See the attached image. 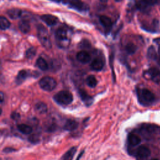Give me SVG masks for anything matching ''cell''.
Listing matches in <instances>:
<instances>
[{
    "mask_svg": "<svg viewBox=\"0 0 160 160\" xmlns=\"http://www.w3.org/2000/svg\"><path fill=\"white\" fill-rule=\"evenodd\" d=\"M104 66L103 61L99 58L94 59L91 63V69L94 71H101Z\"/></svg>",
    "mask_w": 160,
    "mask_h": 160,
    "instance_id": "cell-13",
    "label": "cell"
},
{
    "mask_svg": "<svg viewBox=\"0 0 160 160\" xmlns=\"http://www.w3.org/2000/svg\"><path fill=\"white\" fill-rule=\"evenodd\" d=\"M77 148L72 147L67 152H66L61 158V160H72L76 152Z\"/></svg>",
    "mask_w": 160,
    "mask_h": 160,
    "instance_id": "cell-19",
    "label": "cell"
},
{
    "mask_svg": "<svg viewBox=\"0 0 160 160\" xmlns=\"http://www.w3.org/2000/svg\"><path fill=\"white\" fill-rule=\"evenodd\" d=\"M29 76H30V74H29V72L27 70H25V69H22V70H21L17 76H16V82L17 84H21Z\"/></svg>",
    "mask_w": 160,
    "mask_h": 160,
    "instance_id": "cell-15",
    "label": "cell"
},
{
    "mask_svg": "<svg viewBox=\"0 0 160 160\" xmlns=\"http://www.w3.org/2000/svg\"><path fill=\"white\" fill-rule=\"evenodd\" d=\"M17 128L18 131L23 134H30L32 132V128L25 124H20L18 125Z\"/></svg>",
    "mask_w": 160,
    "mask_h": 160,
    "instance_id": "cell-20",
    "label": "cell"
},
{
    "mask_svg": "<svg viewBox=\"0 0 160 160\" xmlns=\"http://www.w3.org/2000/svg\"><path fill=\"white\" fill-rule=\"evenodd\" d=\"M41 19L48 26H52L56 24L58 21V18L51 14H43L41 16Z\"/></svg>",
    "mask_w": 160,
    "mask_h": 160,
    "instance_id": "cell-8",
    "label": "cell"
},
{
    "mask_svg": "<svg viewBox=\"0 0 160 160\" xmlns=\"http://www.w3.org/2000/svg\"><path fill=\"white\" fill-rule=\"evenodd\" d=\"M36 66L42 71H46L48 69V64L42 58H39L36 61Z\"/></svg>",
    "mask_w": 160,
    "mask_h": 160,
    "instance_id": "cell-22",
    "label": "cell"
},
{
    "mask_svg": "<svg viewBox=\"0 0 160 160\" xmlns=\"http://www.w3.org/2000/svg\"><path fill=\"white\" fill-rule=\"evenodd\" d=\"M1 103H2V102H3V93H2V92H1Z\"/></svg>",
    "mask_w": 160,
    "mask_h": 160,
    "instance_id": "cell-34",
    "label": "cell"
},
{
    "mask_svg": "<svg viewBox=\"0 0 160 160\" xmlns=\"http://www.w3.org/2000/svg\"><path fill=\"white\" fill-rule=\"evenodd\" d=\"M145 1L148 3V5L151 6H153L155 4H157V1L158 0H145Z\"/></svg>",
    "mask_w": 160,
    "mask_h": 160,
    "instance_id": "cell-32",
    "label": "cell"
},
{
    "mask_svg": "<svg viewBox=\"0 0 160 160\" xmlns=\"http://www.w3.org/2000/svg\"><path fill=\"white\" fill-rule=\"evenodd\" d=\"M62 1L78 11H86L89 9V6L81 0H62Z\"/></svg>",
    "mask_w": 160,
    "mask_h": 160,
    "instance_id": "cell-5",
    "label": "cell"
},
{
    "mask_svg": "<svg viewBox=\"0 0 160 160\" xmlns=\"http://www.w3.org/2000/svg\"><path fill=\"white\" fill-rule=\"evenodd\" d=\"M136 154L139 159H145L150 156L151 151L148 147L145 146H141L137 149Z\"/></svg>",
    "mask_w": 160,
    "mask_h": 160,
    "instance_id": "cell-7",
    "label": "cell"
},
{
    "mask_svg": "<svg viewBox=\"0 0 160 160\" xmlns=\"http://www.w3.org/2000/svg\"><path fill=\"white\" fill-rule=\"evenodd\" d=\"M90 44L89 42L86 41V40H83L80 42V47L82 49H88L90 47Z\"/></svg>",
    "mask_w": 160,
    "mask_h": 160,
    "instance_id": "cell-29",
    "label": "cell"
},
{
    "mask_svg": "<svg viewBox=\"0 0 160 160\" xmlns=\"http://www.w3.org/2000/svg\"><path fill=\"white\" fill-rule=\"evenodd\" d=\"M16 149H14V148H6L3 149V152H6V153H9V152H14L15 151Z\"/></svg>",
    "mask_w": 160,
    "mask_h": 160,
    "instance_id": "cell-31",
    "label": "cell"
},
{
    "mask_svg": "<svg viewBox=\"0 0 160 160\" xmlns=\"http://www.w3.org/2000/svg\"><path fill=\"white\" fill-rule=\"evenodd\" d=\"M11 118H12V119H13L14 120H16V121L18 120V119L21 118L20 114H19V113L16 112H12V113L11 114Z\"/></svg>",
    "mask_w": 160,
    "mask_h": 160,
    "instance_id": "cell-30",
    "label": "cell"
},
{
    "mask_svg": "<svg viewBox=\"0 0 160 160\" xmlns=\"http://www.w3.org/2000/svg\"><path fill=\"white\" fill-rule=\"evenodd\" d=\"M137 95L138 101L143 106H149L152 104L155 99L154 94L148 89H138Z\"/></svg>",
    "mask_w": 160,
    "mask_h": 160,
    "instance_id": "cell-1",
    "label": "cell"
},
{
    "mask_svg": "<svg viewBox=\"0 0 160 160\" xmlns=\"http://www.w3.org/2000/svg\"><path fill=\"white\" fill-rule=\"evenodd\" d=\"M99 22L101 24V25L105 28L106 29H110L112 26V22L111 19L108 18V16H104V15H101L99 16Z\"/></svg>",
    "mask_w": 160,
    "mask_h": 160,
    "instance_id": "cell-16",
    "label": "cell"
},
{
    "mask_svg": "<svg viewBox=\"0 0 160 160\" xmlns=\"http://www.w3.org/2000/svg\"><path fill=\"white\" fill-rule=\"evenodd\" d=\"M157 4H158L159 5H160V0H158V1H157Z\"/></svg>",
    "mask_w": 160,
    "mask_h": 160,
    "instance_id": "cell-37",
    "label": "cell"
},
{
    "mask_svg": "<svg viewBox=\"0 0 160 160\" xmlns=\"http://www.w3.org/2000/svg\"><path fill=\"white\" fill-rule=\"evenodd\" d=\"M86 81L88 86L90 88H94L97 85V82H98L96 77L93 75H90L88 76Z\"/></svg>",
    "mask_w": 160,
    "mask_h": 160,
    "instance_id": "cell-23",
    "label": "cell"
},
{
    "mask_svg": "<svg viewBox=\"0 0 160 160\" xmlns=\"http://www.w3.org/2000/svg\"><path fill=\"white\" fill-rule=\"evenodd\" d=\"M153 82L158 83L160 82V71L156 68H151L145 73Z\"/></svg>",
    "mask_w": 160,
    "mask_h": 160,
    "instance_id": "cell-6",
    "label": "cell"
},
{
    "mask_svg": "<svg viewBox=\"0 0 160 160\" xmlns=\"http://www.w3.org/2000/svg\"><path fill=\"white\" fill-rule=\"evenodd\" d=\"M101 2H106L108 1V0H99Z\"/></svg>",
    "mask_w": 160,
    "mask_h": 160,
    "instance_id": "cell-36",
    "label": "cell"
},
{
    "mask_svg": "<svg viewBox=\"0 0 160 160\" xmlns=\"http://www.w3.org/2000/svg\"><path fill=\"white\" fill-rule=\"evenodd\" d=\"M79 126V123L72 119H68L64 124V129L68 131H73L76 130Z\"/></svg>",
    "mask_w": 160,
    "mask_h": 160,
    "instance_id": "cell-11",
    "label": "cell"
},
{
    "mask_svg": "<svg viewBox=\"0 0 160 160\" xmlns=\"http://www.w3.org/2000/svg\"><path fill=\"white\" fill-rule=\"evenodd\" d=\"M36 49L33 47L29 48L26 51L25 54V56L28 59H32L34 58V56L36 55Z\"/></svg>",
    "mask_w": 160,
    "mask_h": 160,
    "instance_id": "cell-28",
    "label": "cell"
},
{
    "mask_svg": "<svg viewBox=\"0 0 160 160\" xmlns=\"http://www.w3.org/2000/svg\"><path fill=\"white\" fill-rule=\"evenodd\" d=\"M147 56L149 59H155L157 57V52L154 46H151L149 47L147 51Z\"/></svg>",
    "mask_w": 160,
    "mask_h": 160,
    "instance_id": "cell-25",
    "label": "cell"
},
{
    "mask_svg": "<svg viewBox=\"0 0 160 160\" xmlns=\"http://www.w3.org/2000/svg\"><path fill=\"white\" fill-rule=\"evenodd\" d=\"M78 61L82 64H86L91 60L90 54L86 51H81L76 54Z\"/></svg>",
    "mask_w": 160,
    "mask_h": 160,
    "instance_id": "cell-9",
    "label": "cell"
},
{
    "mask_svg": "<svg viewBox=\"0 0 160 160\" xmlns=\"http://www.w3.org/2000/svg\"><path fill=\"white\" fill-rule=\"evenodd\" d=\"M38 37L41 44L46 48H51V42L50 36L46 28L42 25L38 26Z\"/></svg>",
    "mask_w": 160,
    "mask_h": 160,
    "instance_id": "cell-3",
    "label": "cell"
},
{
    "mask_svg": "<svg viewBox=\"0 0 160 160\" xmlns=\"http://www.w3.org/2000/svg\"><path fill=\"white\" fill-rule=\"evenodd\" d=\"M84 152V151H82L79 154V156H78L77 157V158H76V160H79V159H80V158H81V156H82V154H83Z\"/></svg>",
    "mask_w": 160,
    "mask_h": 160,
    "instance_id": "cell-33",
    "label": "cell"
},
{
    "mask_svg": "<svg viewBox=\"0 0 160 160\" xmlns=\"http://www.w3.org/2000/svg\"><path fill=\"white\" fill-rule=\"evenodd\" d=\"M7 14L11 19H17L22 14V11L18 8H12L7 11Z\"/></svg>",
    "mask_w": 160,
    "mask_h": 160,
    "instance_id": "cell-18",
    "label": "cell"
},
{
    "mask_svg": "<svg viewBox=\"0 0 160 160\" xmlns=\"http://www.w3.org/2000/svg\"><path fill=\"white\" fill-rule=\"evenodd\" d=\"M53 98L58 104L64 106L71 104L73 101V96L71 92L65 90L61 91L56 93Z\"/></svg>",
    "mask_w": 160,
    "mask_h": 160,
    "instance_id": "cell-2",
    "label": "cell"
},
{
    "mask_svg": "<svg viewBox=\"0 0 160 160\" xmlns=\"http://www.w3.org/2000/svg\"><path fill=\"white\" fill-rule=\"evenodd\" d=\"M115 1H116V2H120V1H121L122 0H114Z\"/></svg>",
    "mask_w": 160,
    "mask_h": 160,
    "instance_id": "cell-38",
    "label": "cell"
},
{
    "mask_svg": "<svg viewBox=\"0 0 160 160\" xmlns=\"http://www.w3.org/2000/svg\"><path fill=\"white\" fill-rule=\"evenodd\" d=\"M136 7L138 9L142 12H148L150 6L145 1V0H138L136 2Z\"/></svg>",
    "mask_w": 160,
    "mask_h": 160,
    "instance_id": "cell-21",
    "label": "cell"
},
{
    "mask_svg": "<svg viewBox=\"0 0 160 160\" xmlns=\"http://www.w3.org/2000/svg\"><path fill=\"white\" fill-rule=\"evenodd\" d=\"M56 38L59 41H66L68 38V33L65 29L64 28H59L56 31Z\"/></svg>",
    "mask_w": 160,
    "mask_h": 160,
    "instance_id": "cell-14",
    "label": "cell"
},
{
    "mask_svg": "<svg viewBox=\"0 0 160 160\" xmlns=\"http://www.w3.org/2000/svg\"><path fill=\"white\" fill-rule=\"evenodd\" d=\"M79 94L81 100L84 102V103L86 106H88L92 104L93 102V98L91 96H89L85 91L82 89H80L79 91Z\"/></svg>",
    "mask_w": 160,
    "mask_h": 160,
    "instance_id": "cell-10",
    "label": "cell"
},
{
    "mask_svg": "<svg viewBox=\"0 0 160 160\" xmlns=\"http://www.w3.org/2000/svg\"><path fill=\"white\" fill-rule=\"evenodd\" d=\"M35 108H36V110L41 114H43V113L46 112V111L48 110L47 106L46 105V104H44V102H38L35 105Z\"/></svg>",
    "mask_w": 160,
    "mask_h": 160,
    "instance_id": "cell-24",
    "label": "cell"
},
{
    "mask_svg": "<svg viewBox=\"0 0 160 160\" xmlns=\"http://www.w3.org/2000/svg\"><path fill=\"white\" fill-rule=\"evenodd\" d=\"M10 22L8 20L7 18H6L4 16H1L0 18V26L1 29L2 30H5L8 29L10 26Z\"/></svg>",
    "mask_w": 160,
    "mask_h": 160,
    "instance_id": "cell-27",
    "label": "cell"
},
{
    "mask_svg": "<svg viewBox=\"0 0 160 160\" xmlns=\"http://www.w3.org/2000/svg\"><path fill=\"white\" fill-rule=\"evenodd\" d=\"M51 1H54V2H59L61 1L62 0H51Z\"/></svg>",
    "mask_w": 160,
    "mask_h": 160,
    "instance_id": "cell-35",
    "label": "cell"
},
{
    "mask_svg": "<svg viewBox=\"0 0 160 160\" xmlns=\"http://www.w3.org/2000/svg\"><path fill=\"white\" fill-rule=\"evenodd\" d=\"M137 46L132 42H129L126 45V51L127 52V53H128L129 54H132L134 53H135V52L137 50Z\"/></svg>",
    "mask_w": 160,
    "mask_h": 160,
    "instance_id": "cell-26",
    "label": "cell"
},
{
    "mask_svg": "<svg viewBox=\"0 0 160 160\" xmlns=\"http://www.w3.org/2000/svg\"><path fill=\"white\" fill-rule=\"evenodd\" d=\"M151 160H159V159H156V158H154V159H152Z\"/></svg>",
    "mask_w": 160,
    "mask_h": 160,
    "instance_id": "cell-39",
    "label": "cell"
},
{
    "mask_svg": "<svg viewBox=\"0 0 160 160\" xmlns=\"http://www.w3.org/2000/svg\"><path fill=\"white\" fill-rule=\"evenodd\" d=\"M56 80L49 76H45L41 78L39 81V84L40 87L44 91H51L53 90L56 86Z\"/></svg>",
    "mask_w": 160,
    "mask_h": 160,
    "instance_id": "cell-4",
    "label": "cell"
},
{
    "mask_svg": "<svg viewBox=\"0 0 160 160\" xmlns=\"http://www.w3.org/2000/svg\"><path fill=\"white\" fill-rule=\"evenodd\" d=\"M19 29L23 33H28L30 31V24L28 20L22 19L18 24Z\"/></svg>",
    "mask_w": 160,
    "mask_h": 160,
    "instance_id": "cell-17",
    "label": "cell"
},
{
    "mask_svg": "<svg viewBox=\"0 0 160 160\" xmlns=\"http://www.w3.org/2000/svg\"><path fill=\"white\" fill-rule=\"evenodd\" d=\"M141 141L139 136L134 133H130L128 136V142L131 146H136L140 144Z\"/></svg>",
    "mask_w": 160,
    "mask_h": 160,
    "instance_id": "cell-12",
    "label": "cell"
}]
</instances>
